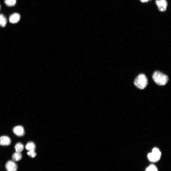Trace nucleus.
<instances>
[{"instance_id": "nucleus-8", "label": "nucleus", "mask_w": 171, "mask_h": 171, "mask_svg": "<svg viewBox=\"0 0 171 171\" xmlns=\"http://www.w3.org/2000/svg\"><path fill=\"white\" fill-rule=\"evenodd\" d=\"M20 19V16L18 13H14L12 14L10 17L9 21L12 23H18Z\"/></svg>"}, {"instance_id": "nucleus-6", "label": "nucleus", "mask_w": 171, "mask_h": 171, "mask_svg": "<svg viewBox=\"0 0 171 171\" xmlns=\"http://www.w3.org/2000/svg\"><path fill=\"white\" fill-rule=\"evenodd\" d=\"M14 133L19 137H22L25 134V132L24 128L20 126L15 127L13 129Z\"/></svg>"}, {"instance_id": "nucleus-16", "label": "nucleus", "mask_w": 171, "mask_h": 171, "mask_svg": "<svg viewBox=\"0 0 171 171\" xmlns=\"http://www.w3.org/2000/svg\"><path fill=\"white\" fill-rule=\"evenodd\" d=\"M149 1H150V0H140V1L142 2H147Z\"/></svg>"}, {"instance_id": "nucleus-12", "label": "nucleus", "mask_w": 171, "mask_h": 171, "mask_svg": "<svg viewBox=\"0 0 171 171\" xmlns=\"http://www.w3.org/2000/svg\"><path fill=\"white\" fill-rule=\"evenodd\" d=\"M24 148V146L21 143H17L15 146L16 152H21Z\"/></svg>"}, {"instance_id": "nucleus-15", "label": "nucleus", "mask_w": 171, "mask_h": 171, "mask_svg": "<svg viewBox=\"0 0 171 171\" xmlns=\"http://www.w3.org/2000/svg\"><path fill=\"white\" fill-rule=\"evenodd\" d=\"M28 155L31 158H34L36 156L37 154L35 150H31L29 151L27 153Z\"/></svg>"}, {"instance_id": "nucleus-1", "label": "nucleus", "mask_w": 171, "mask_h": 171, "mask_svg": "<svg viewBox=\"0 0 171 171\" xmlns=\"http://www.w3.org/2000/svg\"><path fill=\"white\" fill-rule=\"evenodd\" d=\"M152 78L155 83L160 86L166 85L169 81L168 76L159 71H156L153 73Z\"/></svg>"}, {"instance_id": "nucleus-2", "label": "nucleus", "mask_w": 171, "mask_h": 171, "mask_svg": "<svg viewBox=\"0 0 171 171\" xmlns=\"http://www.w3.org/2000/svg\"><path fill=\"white\" fill-rule=\"evenodd\" d=\"M148 84V80L144 74H140L136 78L134 81L135 85L139 89L143 90Z\"/></svg>"}, {"instance_id": "nucleus-10", "label": "nucleus", "mask_w": 171, "mask_h": 171, "mask_svg": "<svg viewBox=\"0 0 171 171\" xmlns=\"http://www.w3.org/2000/svg\"><path fill=\"white\" fill-rule=\"evenodd\" d=\"M22 155L21 152H16L12 156L13 160L16 162L20 160L22 158Z\"/></svg>"}, {"instance_id": "nucleus-17", "label": "nucleus", "mask_w": 171, "mask_h": 171, "mask_svg": "<svg viewBox=\"0 0 171 171\" xmlns=\"http://www.w3.org/2000/svg\"><path fill=\"white\" fill-rule=\"evenodd\" d=\"M1 5H0V10H1Z\"/></svg>"}, {"instance_id": "nucleus-7", "label": "nucleus", "mask_w": 171, "mask_h": 171, "mask_svg": "<svg viewBox=\"0 0 171 171\" xmlns=\"http://www.w3.org/2000/svg\"><path fill=\"white\" fill-rule=\"evenodd\" d=\"M11 140L7 136H3L0 138V145L8 146L10 145Z\"/></svg>"}, {"instance_id": "nucleus-13", "label": "nucleus", "mask_w": 171, "mask_h": 171, "mask_svg": "<svg viewBox=\"0 0 171 171\" xmlns=\"http://www.w3.org/2000/svg\"><path fill=\"white\" fill-rule=\"evenodd\" d=\"M5 3L8 7H14L16 4L17 0H5Z\"/></svg>"}, {"instance_id": "nucleus-4", "label": "nucleus", "mask_w": 171, "mask_h": 171, "mask_svg": "<svg viewBox=\"0 0 171 171\" xmlns=\"http://www.w3.org/2000/svg\"><path fill=\"white\" fill-rule=\"evenodd\" d=\"M156 3L159 11L162 12L166 11L168 5L166 0H156Z\"/></svg>"}, {"instance_id": "nucleus-14", "label": "nucleus", "mask_w": 171, "mask_h": 171, "mask_svg": "<svg viewBox=\"0 0 171 171\" xmlns=\"http://www.w3.org/2000/svg\"><path fill=\"white\" fill-rule=\"evenodd\" d=\"M145 171H158L157 168L154 165H151L147 167Z\"/></svg>"}, {"instance_id": "nucleus-9", "label": "nucleus", "mask_w": 171, "mask_h": 171, "mask_svg": "<svg viewBox=\"0 0 171 171\" xmlns=\"http://www.w3.org/2000/svg\"><path fill=\"white\" fill-rule=\"evenodd\" d=\"M7 19L2 14H0V26L5 27L7 24Z\"/></svg>"}, {"instance_id": "nucleus-3", "label": "nucleus", "mask_w": 171, "mask_h": 171, "mask_svg": "<svg viewBox=\"0 0 171 171\" xmlns=\"http://www.w3.org/2000/svg\"><path fill=\"white\" fill-rule=\"evenodd\" d=\"M161 156L160 150L157 148H154L152 149L151 152L148 154V158L150 162H156L160 160Z\"/></svg>"}, {"instance_id": "nucleus-11", "label": "nucleus", "mask_w": 171, "mask_h": 171, "mask_svg": "<svg viewBox=\"0 0 171 171\" xmlns=\"http://www.w3.org/2000/svg\"><path fill=\"white\" fill-rule=\"evenodd\" d=\"M26 149L28 151L35 150L36 148V146L34 142H29L26 144Z\"/></svg>"}, {"instance_id": "nucleus-5", "label": "nucleus", "mask_w": 171, "mask_h": 171, "mask_svg": "<svg viewBox=\"0 0 171 171\" xmlns=\"http://www.w3.org/2000/svg\"><path fill=\"white\" fill-rule=\"evenodd\" d=\"M7 171H17L18 166L14 161L10 160L7 162L5 166Z\"/></svg>"}]
</instances>
